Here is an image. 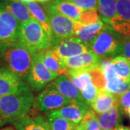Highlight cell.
<instances>
[{"label":"cell","mask_w":130,"mask_h":130,"mask_svg":"<svg viewBox=\"0 0 130 130\" xmlns=\"http://www.w3.org/2000/svg\"><path fill=\"white\" fill-rule=\"evenodd\" d=\"M124 36L116 31L111 26L105 25L97 38L89 45L93 53L103 59H111L121 54Z\"/></svg>","instance_id":"3"},{"label":"cell","mask_w":130,"mask_h":130,"mask_svg":"<svg viewBox=\"0 0 130 130\" xmlns=\"http://www.w3.org/2000/svg\"><path fill=\"white\" fill-rule=\"evenodd\" d=\"M44 8L49 20L52 38H63L76 36L78 21L72 20L59 13L48 3L44 5Z\"/></svg>","instance_id":"5"},{"label":"cell","mask_w":130,"mask_h":130,"mask_svg":"<svg viewBox=\"0 0 130 130\" xmlns=\"http://www.w3.org/2000/svg\"><path fill=\"white\" fill-rule=\"evenodd\" d=\"M110 61L117 75L125 81L130 82V59L119 55Z\"/></svg>","instance_id":"24"},{"label":"cell","mask_w":130,"mask_h":130,"mask_svg":"<svg viewBox=\"0 0 130 130\" xmlns=\"http://www.w3.org/2000/svg\"><path fill=\"white\" fill-rule=\"evenodd\" d=\"M120 55L130 59V36H124V38Z\"/></svg>","instance_id":"34"},{"label":"cell","mask_w":130,"mask_h":130,"mask_svg":"<svg viewBox=\"0 0 130 130\" xmlns=\"http://www.w3.org/2000/svg\"><path fill=\"white\" fill-rule=\"evenodd\" d=\"M106 24L100 19L96 23L90 25H83L78 22L76 36L86 46H89L90 43L97 38L98 34L104 28Z\"/></svg>","instance_id":"17"},{"label":"cell","mask_w":130,"mask_h":130,"mask_svg":"<svg viewBox=\"0 0 130 130\" xmlns=\"http://www.w3.org/2000/svg\"><path fill=\"white\" fill-rule=\"evenodd\" d=\"M88 71L91 77V82L98 90L99 91L106 90V79L100 65Z\"/></svg>","instance_id":"27"},{"label":"cell","mask_w":130,"mask_h":130,"mask_svg":"<svg viewBox=\"0 0 130 130\" xmlns=\"http://www.w3.org/2000/svg\"><path fill=\"white\" fill-rule=\"evenodd\" d=\"M127 114L130 116V108H129V110H128V111H127Z\"/></svg>","instance_id":"40"},{"label":"cell","mask_w":130,"mask_h":130,"mask_svg":"<svg viewBox=\"0 0 130 130\" xmlns=\"http://www.w3.org/2000/svg\"><path fill=\"white\" fill-rule=\"evenodd\" d=\"M111 130H115V129H111Z\"/></svg>","instance_id":"41"},{"label":"cell","mask_w":130,"mask_h":130,"mask_svg":"<svg viewBox=\"0 0 130 130\" xmlns=\"http://www.w3.org/2000/svg\"><path fill=\"white\" fill-rule=\"evenodd\" d=\"M119 103V97L106 90H100L97 96L94 99L90 106L92 110L97 114L108 110L110 108Z\"/></svg>","instance_id":"19"},{"label":"cell","mask_w":130,"mask_h":130,"mask_svg":"<svg viewBox=\"0 0 130 130\" xmlns=\"http://www.w3.org/2000/svg\"><path fill=\"white\" fill-rule=\"evenodd\" d=\"M61 60L83 54L90 49L77 36L55 38H52L48 48Z\"/></svg>","instance_id":"7"},{"label":"cell","mask_w":130,"mask_h":130,"mask_svg":"<svg viewBox=\"0 0 130 130\" xmlns=\"http://www.w3.org/2000/svg\"><path fill=\"white\" fill-rule=\"evenodd\" d=\"M121 112L119 103L97 116L101 130H111L116 129L121 121Z\"/></svg>","instance_id":"18"},{"label":"cell","mask_w":130,"mask_h":130,"mask_svg":"<svg viewBox=\"0 0 130 130\" xmlns=\"http://www.w3.org/2000/svg\"><path fill=\"white\" fill-rule=\"evenodd\" d=\"M74 130H84V129H83V126L79 124H77V125L76 128H75Z\"/></svg>","instance_id":"37"},{"label":"cell","mask_w":130,"mask_h":130,"mask_svg":"<svg viewBox=\"0 0 130 130\" xmlns=\"http://www.w3.org/2000/svg\"><path fill=\"white\" fill-rule=\"evenodd\" d=\"M47 86L55 89L63 96L70 100H76L85 102L79 89L65 74L58 76L56 79H54Z\"/></svg>","instance_id":"14"},{"label":"cell","mask_w":130,"mask_h":130,"mask_svg":"<svg viewBox=\"0 0 130 130\" xmlns=\"http://www.w3.org/2000/svg\"><path fill=\"white\" fill-rule=\"evenodd\" d=\"M17 1H19V2H22L23 4H26L28 2H32V1H34V0H17Z\"/></svg>","instance_id":"38"},{"label":"cell","mask_w":130,"mask_h":130,"mask_svg":"<svg viewBox=\"0 0 130 130\" xmlns=\"http://www.w3.org/2000/svg\"><path fill=\"white\" fill-rule=\"evenodd\" d=\"M79 124L83 127L84 130H101L97 115L92 109L85 114Z\"/></svg>","instance_id":"28"},{"label":"cell","mask_w":130,"mask_h":130,"mask_svg":"<svg viewBox=\"0 0 130 130\" xmlns=\"http://www.w3.org/2000/svg\"><path fill=\"white\" fill-rule=\"evenodd\" d=\"M14 126L17 130H51L46 118L38 114L34 108Z\"/></svg>","instance_id":"15"},{"label":"cell","mask_w":130,"mask_h":130,"mask_svg":"<svg viewBox=\"0 0 130 130\" xmlns=\"http://www.w3.org/2000/svg\"><path fill=\"white\" fill-rule=\"evenodd\" d=\"M0 9H5L13 15L20 25L27 23L32 18L26 5L17 0L1 1Z\"/></svg>","instance_id":"16"},{"label":"cell","mask_w":130,"mask_h":130,"mask_svg":"<svg viewBox=\"0 0 130 130\" xmlns=\"http://www.w3.org/2000/svg\"><path fill=\"white\" fill-rule=\"evenodd\" d=\"M106 79V90L119 97L130 88V82L119 77L116 73L110 59H103L100 64Z\"/></svg>","instance_id":"9"},{"label":"cell","mask_w":130,"mask_h":130,"mask_svg":"<svg viewBox=\"0 0 130 130\" xmlns=\"http://www.w3.org/2000/svg\"><path fill=\"white\" fill-rule=\"evenodd\" d=\"M29 88L28 84L9 69L0 68V96L14 94Z\"/></svg>","instance_id":"13"},{"label":"cell","mask_w":130,"mask_h":130,"mask_svg":"<svg viewBox=\"0 0 130 130\" xmlns=\"http://www.w3.org/2000/svg\"><path fill=\"white\" fill-rule=\"evenodd\" d=\"M47 121L51 130H74L77 124L60 116L46 113Z\"/></svg>","instance_id":"26"},{"label":"cell","mask_w":130,"mask_h":130,"mask_svg":"<svg viewBox=\"0 0 130 130\" xmlns=\"http://www.w3.org/2000/svg\"><path fill=\"white\" fill-rule=\"evenodd\" d=\"M47 3L59 13L74 21H78L79 15L83 10L70 0H52Z\"/></svg>","instance_id":"20"},{"label":"cell","mask_w":130,"mask_h":130,"mask_svg":"<svg viewBox=\"0 0 130 130\" xmlns=\"http://www.w3.org/2000/svg\"><path fill=\"white\" fill-rule=\"evenodd\" d=\"M90 110V106L86 103L72 100L68 105L48 113L52 115L62 117L77 125L82 121L84 116Z\"/></svg>","instance_id":"10"},{"label":"cell","mask_w":130,"mask_h":130,"mask_svg":"<svg viewBox=\"0 0 130 130\" xmlns=\"http://www.w3.org/2000/svg\"><path fill=\"white\" fill-rule=\"evenodd\" d=\"M0 130H14L13 128H12V127H5L4 129H2Z\"/></svg>","instance_id":"39"},{"label":"cell","mask_w":130,"mask_h":130,"mask_svg":"<svg viewBox=\"0 0 130 130\" xmlns=\"http://www.w3.org/2000/svg\"><path fill=\"white\" fill-rule=\"evenodd\" d=\"M98 92L99 90L97 88L93 83H90L86 88L80 90V94L83 98L84 101L88 104L89 106H90L94 99L97 96Z\"/></svg>","instance_id":"31"},{"label":"cell","mask_w":130,"mask_h":130,"mask_svg":"<svg viewBox=\"0 0 130 130\" xmlns=\"http://www.w3.org/2000/svg\"><path fill=\"white\" fill-rule=\"evenodd\" d=\"M116 17L130 23V0H117Z\"/></svg>","instance_id":"29"},{"label":"cell","mask_w":130,"mask_h":130,"mask_svg":"<svg viewBox=\"0 0 130 130\" xmlns=\"http://www.w3.org/2000/svg\"><path fill=\"white\" fill-rule=\"evenodd\" d=\"M11 1H13V0H11Z\"/></svg>","instance_id":"42"},{"label":"cell","mask_w":130,"mask_h":130,"mask_svg":"<svg viewBox=\"0 0 130 130\" xmlns=\"http://www.w3.org/2000/svg\"><path fill=\"white\" fill-rule=\"evenodd\" d=\"M34 55L20 39L0 45V59L5 67L23 81L27 79Z\"/></svg>","instance_id":"2"},{"label":"cell","mask_w":130,"mask_h":130,"mask_svg":"<svg viewBox=\"0 0 130 130\" xmlns=\"http://www.w3.org/2000/svg\"><path fill=\"white\" fill-rule=\"evenodd\" d=\"M119 106L121 113H127L130 108V88L119 97Z\"/></svg>","instance_id":"32"},{"label":"cell","mask_w":130,"mask_h":130,"mask_svg":"<svg viewBox=\"0 0 130 130\" xmlns=\"http://www.w3.org/2000/svg\"><path fill=\"white\" fill-rule=\"evenodd\" d=\"M62 61V64L67 70H90L98 67L102 62L103 59L98 56L90 49Z\"/></svg>","instance_id":"12"},{"label":"cell","mask_w":130,"mask_h":130,"mask_svg":"<svg viewBox=\"0 0 130 130\" xmlns=\"http://www.w3.org/2000/svg\"><path fill=\"white\" fill-rule=\"evenodd\" d=\"M25 5H26L28 11L31 14L32 18L35 19L43 27L51 41V38H52V33H51L49 20H48V18L46 12L42 8L41 5L38 4L35 1L28 2Z\"/></svg>","instance_id":"21"},{"label":"cell","mask_w":130,"mask_h":130,"mask_svg":"<svg viewBox=\"0 0 130 130\" xmlns=\"http://www.w3.org/2000/svg\"><path fill=\"white\" fill-rule=\"evenodd\" d=\"M20 26L13 15L0 9V45L18 40Z\"/></svg>","instance_id":"11"},{"label":"cell","mask_w":130,"mask_h":130,"mask_svg":"<svg viewBox=\"0 0 130 130\" xmlns=\"http://www.w3.org/2000/svg\"><path fill=\"white\" fill-rule=\"evenodd\" d=\"M19 39L34 54L46 51L50 46L48 36L34 18L20 25Z\"/></svg>","instance_id":"4"},{"label":"cell","mask_w":130,"mask_h":130,"mask_svg":"<svg viewBox=\"0 0 130 130\" xmlns=\"http://www.w3.org/2000/svg\"><path fill=\"white\" fill-rule=\"evenodd\" d=\"M35 105L30 88L0 96V126L6 124H15L28 115Z\"/></svg>","instance_id":"1"},{"label":"cell","mask_w":130,"mask_h":130,"mask_svg":"<svg viewBox=\"0 0 130 130\" xmlns=\"http://www.w3.org/2000/svg\"><path fill=\"white\" fill-rule=\"evenodd\" d=\"M58 76V74L48 70L43 63L41 52L36 53L27 77V82L30 88L34 91H39Z\"/></svg>","instance_id":"6"},{"label":"cell","mask_w":130,"mask_h":130,"mask_svg":"<svg viewBox=\"0 0 130 130\" xmlns=\"http://www.w3.org/2000/svg\"><path fill=\"white\" fill-rule=\"evenodd\" d=\"M70 1L81 9L98 10V0H70Z\"/></svg>","instance_id":"33"},{"label":"cell","mask_w":130,"mask_h":130,"mask_svg":"<svg viewBox=\"0 0 130 130\" xmlns=\"http://www.w3.org/2000/svg\"><path fill=\"white\" fill-rule=\"evenodd\" d=\"M34 1H36L38 2H40V3H43V4H46L47 2H50L51 0H34Z\"/></svg>","instance_id":"36"},{"label":"cell","mask_w":130,"mask_h":130,"mask_svg":"<svg viewBox=\"0 0 130 130\" xmlns=\"http://www.w3.org/2000/svg\"><path fill=\"white\" fill-rule=\"evenodd\" d=\"M100 19L97 9H83L79 15L78 22L83 25H90L96 23Z\"/></svg>","instance_id":"30"},{"label":"cell","mask_w":130,"mask_h":130,"mask_svg":"<svg viewBox=\"0 0 130 130\" xmlns=\"http://www.w3.org/2000/svg\"><path fill=\"white\" fill-rule=\"evenodd\" d=\"M66 75L70 78L79 91L92 83L88 70H67Z\"/></svg>","instance_id":"25"},{"label":"cell","mask_w":130,"mask_h":130,"mask_svg":"<svg viewBox=\"0 0 130 130\" xmlns=\"http://www.w3.org/2000/svg\"><path fill=\"white\" fill-rule=\"evenodd\" d=\"M41 59L43 63L50 71L58 75H66L67 70L62 64V61L51 50L47 49L46 51H41Z\"/></svg>","instance_id":"22"},{"label":"cell","mask_w":130,"mask_h":130,"mask_svg":"<svg viewBox=\"0 0 130 130\" xmlns=\"http://www.w3.org/2000/svg\"><path fill=\"white\" fill-rule=\"evenodd\" d=\"M71 101L55 89L47 86L46 88L38 95L34 106L39 111L48 113L68 105Z\"/></svg>","instance_id":"8"},{"label":"cell","mask_w":130,"mask_h":130,"mask_svg":"<svg viewBox=\"0 0 130 130\" xmlns=\"http://www.w3.org/2000/svg\"><path fill=\"white\" fill-rule=\"evenodd\" d=\"M117 0H98V11L100 18L106 25L116 15V5Z\"/></svg>","instance_id":"23"},{"label":"cell","mask_w":130,"mask_h":130,"mask_svg":"<svg viewBox=\"0 0 130 130\" xmlns=\"http://www.w3.org/2000/svg\"><path fill=\"white\" fill-rule=\"evenodd\" d=\"M115 130H130V128L127 127V126H124L119 125L115 129Z\"/></svg>","instance_id":"35"}]
</instances>
